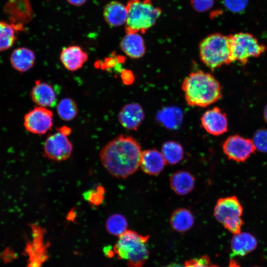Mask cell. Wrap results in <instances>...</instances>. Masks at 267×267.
<instances>
[{
	"label": "cell",
	"instance_id": "cell-1",
	"mask_svg": "<svg viewBox=\"0 0 267 267\" xmlns=\"http://www.w3.org/2000/svg\"><path fill=\"white\" fill-rule=\"evenodd\" d=\"M142 150L133 137L121 134L107 143L100 150L102 165L110 174L117 178H126L140 167Z\"/></svg>",
	"mask_w": 267,
	"mask_h": 267
},
{
	"label": "cell",
	"instance_id": "cell-2",
	"mask_svg": "<svg viewBox=\"0 0 267 267\" xmlns=\"http://www.w3.org/2000/svg\"><path fill=\"white\" fill-rule=\"evenodd\" d=\"M181 88L188 105L205 107L222 98V89L211 74L199 70L192 72L183 80Z\"/></svg>",
	"mask_w": 267,
	"mask_h": 267
},
{
	"label": "cell",
	"instance_id": "cell-3",
	"mask_svg": "<svg viewBox=\"0 0 267 267\" xmlns=\"http://www.w3.org/2000/svg\"><path fill=\"white\" fill-rule=\"evenodd\" d=\"M149 235L127 229L118 236L113 248L114 254L119 259L126 261L129 267H141L149 258Z\"/></svg>",
	"mask_w": 267,
	"mask_h": 267
},
{
	"label": "cell",
	"instance_id": "cell-4",
	"mask_svg": "<svg viewBox=\"0 0 267 267\" xmlns=\"http://www.w3.org/2000/svg\"><path fill=\"white\" fill-rule=\"evenodd\" d=\"M126 5V34L144 33L156 23L162 13L151 0H129Z\"/></svg>",
	"mask_w": 267,
	"mask_h": 267
},
{
	"label": "cell",
	"instance_id": "cell-5",
	"mask_svg": "<svg viewBox=\"0 0 267 267\" xmlns=\"http://www.w3.org/2000/svg\"><path fill=\"white\" fill-rule=\"evenodd\" d=\"M199 55L202 62L211 69L232 63L229 36L219 33L208 36L200 43Z\"/></svg>",
	"mask_w": 267,
	"mask_h": 267
},
{
	"label": "cell",
	"instance_id": "cell-6",
	"mask_svg": "<svg viewBox=\"0 0 267 267\" xmlns=\"http://www.w3.org/2000/svg\"><path fill=\"white\" fill-rule=\"evenodd\" d=\"M243 206L238 198L229 196L221 198L217 201L214 215L226 229L236 234L241 231L243 225Z\"/></svg>",
	"mask_w": 267,
	"mask_h": 267
},
{
	"label": "cell",
	"instance_id": "cell-7",
	"mask_svg": "<svg viewBox=\"0 0 267 267\" xmlns=\"http://www.w3.org/2000/svg\"><path fill=\"white\" fill-rule=\"evenodd\" d=\"M231 59L245 65L251 57H259L267 49L253 35L239 32L229 35Z\"/></svg>",
	"mask_w": 267,
	"mask_h": 267
},
{
	"label": "cell",
	"instance_id": "cell-8",
	"mask_svg": "<svg viewBox=\"0 0 267 267\" xmlns=\"http://www.w3.org/2000/svg\"><path fill=\"white\" fill-rule=\"evenodd\" d=\"M222 148L226 157L236 162L246 161L256 150L252 139L237 134L228 137Z\"/></svg>",
	"mask_w": 267,
	"mask_h": 267
},
{
	"label": "cell",
	"instance_id": "cell-9",
	"mask_svg": "<svg viewBox=\"0 0 267 267\" xmlns=\"http://www.w3.org/2000/svg\"><path fill=\"white\" fill-rule=\"evenodd\" d=\"M3 11L18 32L24 30V25L29 23L34 15L30 0H7Z\"/></svg>",
	"mask_w": 267,
	"mask_h": 267
},
{
	"label": "cell",
	"instance_id": "cell-10",
	"mask_svg": "<svg viewBox=\"0 0 267 267\" xmlns=\"http://www.w3.org/2000/svg\"><path fill=\"white\" fill-rule=\"evenodd\" d=\"M23 124L29 132L38 135L44 134L52 127V112L46 107L37 106L25 114Z\"/></svg>",
	"mask_w": 267,
	"mask_h": 267
},
{
	"label": "cell",
	"instance_id": "cell-11",
	"mask_svg": "<svg viewBox=\"0 0 267 267\" xmlns=\"http://www.w3.org/2000/svg\"><path fill=\"white\" fill-rule=\"evenodd\" d=\"M73 146L67 136L59 132L49 135L44 143L45 156L56 161H64L72 154Z\"/></svg>",
	"mask_w": 267,
	"mask_h": 267
},
{
	"label": "cell",
	"instance_id": "cell-12",
	"mask_svg": "<svg viewBox=\"0 0 267 267\" xmlns=\"http://www.w3.org/2000/svg\"><path fill=\"white\" fill-rule=\"evenodd\" d=\"M32 239L26 246V251L29 255L28 267H41L48 258L47 246L44 240V230L37 225H31Z\"/></svg>",
	"mask_w": 267,
	"mask_h": 267
},
{
	"label": "cell",
	"instance_id": "cell-13",
	"mask_svg": "<svg viewBox=\"0 0 267 267\" xmlns=\"http://www.w3.org/2000/svg\"><path fill=\"white\" fill-rule=\"evenodd\" d=\"M201 122L204 130L212 135H220L227 130L228 121L226 115L217 107L204 112L201 118Z\"/></svg>",
	"mask_w": 267,
	"mask_h": 267
},
{
	"label": "cell",
	"instance_id": "cell-14",
	"mask_svg": "<svg viewBox=\"0 0 267 267\" xmlns=\"http://www.w3.org/2000/svg\"><path fill=\"white\" fill-rule=\"evenodd\" d=\"M144 118V113L142 107L135 103L125 105L118 114L120 123L129 130H136Z\"/></svg>",
	"mask_w": 267,
	"mask_h": 267
},
{
	"label": "cell",
	"instance_id": "cell-15",
	"mask_svg": "<svg viewBox=\"0 0 267 267\" xmlns=\"http://www.w3.org/2000/svg\"><path fill=\"white\" fill-rule=\"evenodd\" d=\"M32 100L39 106L54 107L57 102L55 92L52 87L40 80H36L30 92Z\"/></svg>",
	"mask_w": 267,
	"mask_h": 267
},
{
	"label": "cell",
	"instance_id": "cell-16",
	"mask_svg": "<svg viewBox=\"0 0 267 267\" xmlns=\"http://www.w3.org/2000/svg\"><path fill=\"white\" fill-rule=\"evenodd\" d=\"M60 58L67 70L75 71L82 67L88 60V55L80 46L71 45L62 49Z\"/></svg>",
	"mask_w": 267,
	"mask_h": 267
},
{
	"label": "cell",
	"instance_id": "cell-17",
	"mask_svg": "<svg viewBox=\"0 0 267 267\" xmlns=\"http://www.w3.org/2000/svg\"><path fill=\"white\" fill-rule=\"evenodd\" d=\"M166 164L161 152L156 149H148L142 152L140 167L146 174L156 176L164 169Z\"/></svg>",
	"mask_w": 267,
	"mask_h": 267
},
{
	"label": "cell",
	"instance_id": "cell-18",
	"mask_svg": "<svg viewBox=\"0 0 267 267\" xmlns=\"http://www.w3.org/2000/svg\"><path fill=\"white\" fill-rule=\"evenodd\" d=\"M35 55L31 49L19 47L12 52L10 57V62L12 67L20 73L29 70L34 65Z\"/></svg>",
	"mask_w": 267,
	"mask_h": 267
},
{
	"label": "cell",
	"instance_id": "cell-19",
	"mask_svg": "<svg viewBox=\"0 0 267 267\" xmlns=\"http://www.w3.org/2000/svg\"><path fill=\"white\" fill-rule=\"evenodd\" d=\"M122 50L131 58L138 59L145 51L143 38L138 33L127 34L120 43Z\"/></svg>",
	"mask_w": 267,
	"mask_h": 267
},
{
	"label": "cell",
	"instance_id": "cell-20",
	"mask_svg": "<svg viewBox=\"0 0 267 267\" xmlns=\"http://www.w3.org/2000/svg\"><path fill=\"white\" fill-rule=\"evenodd\" d=\"M257 246L256 238L247 232L234 234L230 243L233 254L236 256H245L254 251Z\"/></svg>",
	"mask_w": 267,
	"mask_h": 267
},
{
	"label": "cell",
	"instance_id": "cell-21",
	"mask_svg": "<svg viewBox=\"0 0 267 267\" xmlns=\"http://www.w3.org/2000/svg\"><path fill=\"white\" fill-rule=\"evenodd\" d=\"M170 184L175 193L184 195L193 190L195 185V178L189 172L180 170L174 173L171 176Z\"/></svg>",
	"mask_w": 267,
	"mask_h": 267
},
{
	"label": "cell",
	"instance_id": "cell-22",
	"mask_svg": "<svg viewBox=\"0 0 267 267\" xmlns=\"http://www.w3.org/2000/svg\"><path fill=\"white\" fill-rule=\"evenodd\" d=\"M103 16L110 26L117 27L125 24L127 17L126 5L117 1H112L105 7Z\"/></svg>",
	"mask_w": 267,
	"mask_h": 267
},
{
	"label": "cell",
	"instance_id": "cell-23",
	"mask_svg": "<svg viewBox=\"0 0 267 267\" xmlns=\"http://www.w3.org/2000/svg\"><path fill=\"white\" fill-rule=\"evenodd\" d=\"M170 222L171 226L175 230L183 232L192 227L194 222V217L189 210L180 208L173 212Z\"/></svg>",
	"mask_w": 267,
	"mask_h": 267
},
{
	"label": "cell",
	"instance_id": "cell-24",
	"mask_svg": "<svg viewBox=\"0 0 267 267\" xmlns=\"http://www.w3.org/2000/svg\"><path fill=\"white\" fill-rule=\"evenodd\" d=\"M161 152L166 163L170 165H175L180 162L184 155L182 146L174 141L165 142L162 145Z\"/></svg>",
	"mask_w": 267,
	"mask_h": 267
},
{
	"label": "cell",
	"instance_id": "cell-25",
	"mask_svg": "<svg viewBox=\"0 0 267 267\" xmlns=\"http://www.w3.org/2000/svg\"><path fill=\"white\" fill-rule=\"evenodd\" d=\"M18 31L9 22L0 21V51L9 49L17 39Z\"/></svg>",
	"mask_w": 267,
	"mask_h": 267
},
{
	"label": "cell",
	"instance_id": "cell-26",
	"mask_svg": "<svg viewBox=\"0 0 267 267\" xmlns=\"http://www.w3.org/2000/svg\"><path fill=\"white\" fill-rule=\"evenodd\" d=\"M105 227L109 234L119 236L127 230L128 222L123 215L114 214L107 219Z\"/></svg>",
	"mask_w": 267,
	"mask_h": 267
},
{
	"label": "cell",
	"instance_id": "cell-27",
	"mask_svg": "<svg viewBox=\"0 0 267 267\" xmlns=\"http://www.w3.org/2000/svg\"><path fill=\"white\" fill-rule=\"evenodd\" d=\"M59 117L65 121L75 118L78 114V107L75 101L71 98H65L60 101L57 106Z\"/></svg>",
	"mask_w": 267,
	"mask_h": 267
},
{
	"label": "cell",
	"instance_id": "cell-28",
	"mask_svg": "<svg viewBox=\"0 0 267 267\" xmlns=\"http://www.w3.org/2000/svg\"><path fill=\"white\" fill-rule=\"evenodd\" d=\"M160 120L168 128H176L180 122L181 114L176 108H168L162 112Z\"/></svg>",
	"mask_w": 267,
	"mask_h": 267
},
{
	"label": "cell",
	"instance_id": "cell-29",
	"mask_svg": "<svg viewBox=\"0 0 267 267\" xmlns=\"http://www.w3.org/2000/svg\"><path fill=\"white\" fill-rule=\"evenodd\" d=\"M252 140L256 150L267 152V129L257 131Z\"/></svg>",
	"mask_w": 267,
	"mask_h": 267
},
{
	"label": "cell",
	"instance_id": "cell-30",
	"mask_svg": "<svg viewBox=\"0 0 267 267\" xmlns=\"http://www.w3.org/2000/svg\"><path fill=\"white\" fill-rule=\"evenodd\" d=\"M184 267H219L213 264L207 256H202L200 258L192 259L186 261Z\"/></svg>",
	"mask_w": 267,
	"mask_h": 267
},
{
	"label": "cell",
	"instance_id": "cell-31",
	"mask_svg": "<svg viewBox=\"0 0 267 267\" xmlns=\"http://www.w3.org/2000/svg\"><path fill=\"white\" fill-rule=\"evenodd\" d=\"M104 188L98 186L95 189L87 192L85 194V198L92 205H98L101 203L104 198Z\"/></svg>",
	"mask_w": 267,
	"mask_h": 267
},
{
	"label": "cell",
	"instance_id": "cell-32",
	"mask_svg": "<svg viewBox=\"0 0 267 267\" xmlns=\"http://www.w3.org/2000/svg\"><path fill=\"white\" fill-rule=\"evenodd\" d=\"M124 61V57L120 55H115L112 53L111 57L105 58L104 61H97L95 64L97 67H100L102 70H108L114 67L116 63Z\"/></svg>",
	"mask_w": 267,
	"mask_h": 267
},
{
	"label": "cell",
	"instance_id": "cell-33",
	"mask_svg": "<svg viewBox=\"0 0 267 267\" xmlns=\"http://www.w3.org/2000/svg\"><path fill=\"white\" fill-rule=\"evenodd\" d=\"M248 0H223L225 6L230 11L240 13L246 8Z\"/></svg>",
	"mask_w": 267,
	"mask_h": 267
},
{
	"label": "cell",
	"instance_id": "cell-34",
	"mask_svg": "<svg viewBox=\"0 0 267 267\" xmlns=\"http://www.w3.org/2000/svg\"><path fill=\"white\" fill-rule=\"evenodd\" d=\"M215 0H191L192 7L197 12H205L213 5Z\"/></svg>",
	"mask_w": 267,
	"mask_h": 267
},
{
	"label": "cell",
	"instance_id": "cell-35",
	"mask_svg": "<svg viewBox=\"0 0 267 267\" xmlns=\"http://www.w3.org/2000/svg\"><path fill=\"white\" fill-rule=\"evenodd\" d=\"M121 77L124 84L130 85L134 81V77L131 71L123 70L121 72Z\"/></svg>",
	"mask_w": 267,
	"mask_h": 267
},
{
	"label": "cell",
	"instance_id": "cell-36",
	"mask_svg": "<svg viewBox=\"0 0 267 267\" xmlns=\"http://www.w3.org/2000/svg\"><path fill=\"white\" fill-rule=\"evenodd\" d=\"M57 131L67 136L69 135L71 133V129L69 127L65 126L58 128Z\"/></svg>",
	"mask_w": 267,
	"mask_h": 267
},
{
	"label": "cell",
	"instance_id": "cell-37",
	"mask_svg": "<svg viewBox=\"0 0 267 267\" xmlns=\"http://www.w3.org/2000/svg\"><path fill=\"white\" fill-rule=\"evenodd\" d=\"M70 4L75 6H80L84 4L87 0H66Z\"/></svg>",
	"mask_w": 267,
	"mask_h": 267
},
{
	"label": "cell",
	"instance_id": "cell-38",
	"mask_svg": "<svg viewBox=\"0 0 267 267\" xmlns=\"http://www.w3.org/2000/svg\"><path fill=\"white\" fill-rule=\"evenodd\" d=\"M227 267H241L239 264L234 259H231Z\"/></svg>",
	"mask_w": 267,
	"mask_h": 267
},
{
	"label": "cell",
	"instance_id": "cell-39",
	"mask_svg": "<svg viewBox=\"0 0 267 267\" xmlns=\"http://www.w3.org/2000/svg\"><path fill=\"white\" fill-rule=\"evenodd\" d=\"M164 267H184V266H182V265L178 264L173 263Z\"/></svg>",
	"mask_w": 267,
	"mask_h": 267
},
{
	"label": "cell",
	"instance_id": "cell-40",
	"mask_svg": "<svg viewBox=\"0 0 267 267\" xmlns=\"http://www.w3.org/2000/svg\"><path fill=\"white\" fill-rule=\"evenodd\" d=\"M264 117L265 121L267 123V105L266 106L264 109Z\"/></svg>",
	"mask_w": 267,
	"mask_h": 267
},
{
	"label": "cell",
	"instance_id": "cell-41",
	"mask_svg": "<svg viewBox=\"0 0 267 267\" xmlns=\"http://www.w3.org/2000/svg\"><path fill=\"white\" fill-rule=\"evenodd\" d=\"M260 267L255 266V267Z\"/></svg>",
	"mask_w": 267,
	"mask_h": 267
}]
</instances>
